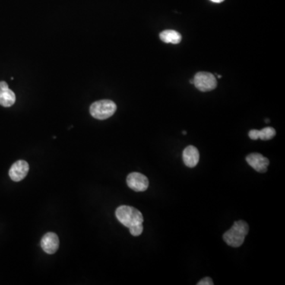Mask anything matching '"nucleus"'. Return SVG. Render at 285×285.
<instances>
[{
    "instance_id": "1",
    "label": "nucleus",
    "mask_w": 285,
    "mask_h": 285,
    "mask_svg": "<svg viewBox=\"0 0 285 285\" xmlns=\"http://www.w3.org/2000/svg\"><path fill=\"white\" fill-rule=\"evenodd\" d=\"M248 232L249 226L246 222L244 220L235 221L232 228L225 232L223 236V240L228 245L237 248L243 244Z\"/></svg>"
},
{
    "instance_id": "2",
    "label": "nucleus",
    "mask_w": 285,
    "mask_h": 285,
    "mask_svg": "<svg viewBox=\"0 0 285 285\" xmlns=\"http://www.w3.org/2000/svg\"><path fill=\"white\" fill-rule=\"evenodd\" d=\"M115 214L120 223L128 228L144 222V216L142 213L138 209L131 206H120L117 208Z\"/></svg>"
},
{
    "instance_id": "3",
    "label": "nucleus",
    "mask_w": 285,
    "mask_h": 285,
    "mask_svg": "<svg viewBox=\"0 0 285 285\" xmlns=\"http://www.w3.org/2000/svg\"><path fill=\"white\" fill-rule=\"evenodd\" d=\"M117 110V105L111 100H101L93 102L90 107L91 116L95 119L106 120L110 118Z\"/></svg>"
},
{
    "instance_id": "4",
    "label": "nucleus",
    "mask_w": 285,
    "mask_h": 285,
    "mask_svg": "<svg viewBox=\"0 0 285 285\" xmlns=\"http://www.w3.org/2000/svg\"><path fill=\"white\" fill-rule=\"evenodd\" d=\"M194 85L200 91L207 92L214 90L217 81L214 74L206 71H200L194 76Z\"/></svg>"
},
{
    "instance_id": "5",
    "label": "nucleus",
    "mask_w": 285,
    "mask_h": 285,
    "mask_svg": "<svg viewBox=\"0 0 285 285\" xmlns=\"http://www.w3.org/2000/svg\"><path fill=\"white\" fill-rule=\"evenodd\" d=\"M127 185L136 192H144L148 188L149 181L145 175L134 172L127 177Z\"/></svg>"
},
{
    "instance_id": "6",
    "label": "nucleus",
    "mask_w": 285,
    "mask_h": 285,
    "mask_svg": "<svg viewBox=\"0 0 285 285\" xmlns=\"http://www.w3.org/2000/svg\"><path fill=\"white\" fill-rule=\"evenodd\" d=\"M247 163L259 173H265L270 165V160L259 153H252L245 158Z\"/></svg>"
},
{
    "instance_id": "7",
    "label": "nucleus",
    "mask_w": 285,
    "mask_h": 285,
    "mask_svg": "<svg viewBox=\"0 0 285 285\" xmlns=\"http://www.w3.org/2000/svg\"><path fill=\"white\" fill-rule=\"evenodd\" d=\"M30 169L27 162L24 160H18L11 166L9 171V176L14 182H20L24 179Z\"/></svg>"
},
{
    "instance_id": "8",
    "label": "nucleus",
    "mask_w": 285,
    "mask_h": 285,
    "mask_svg": "<svg viewBox=\"0 0 285 285\" xmlns=\"http://www.w3.org/2000/svg\"><path fill=\"white\" fill-rule=\"evenodd\" d=\"M60 240L56 234L49 232L45 234L41 242V246L46 254H53L59 248Z\"/></svg>"
},
{
    "instance_id": "9",
    "label": "nucleus",
    "mask_w": 285,
    "mask_h": 285,
    "mask_svg": "<svg viewBox=\"0 0 285 285\" xmlns=\"http://www.w3.org/2000/svg\"><path fill=\"white\" fill-rule=\"evenodd\" d=\"M15 93L9 88L6 82H0V105L4 107H11L15 103Z\"/></svg>"
},
{
    "instance_id": "10",
    "label": "nucleus",
    "mask_w": 285,
    "mask_h": 285,
    "mask_svg": "<svg viewBox=\"0 0 285 285\" xmlns=\"http://www.w3.org/2000/svg\"><path fill=\"white\" fill-rule=\"evenodd\" d=\"M184 163L189 168H194L198 164L200 154L197 147L190 145L185 147L182 154Z\"/></svg>"
},
{
    "instance_id": "11",
    "label": "nucleus",
    "mask_w": 285,
    "mask_h": 285,
    "mask_svg": "<svg viewBox=\"0 0 285 285\" xmlns=\"http://www.w3.org/2000/svg\"><path fill=\"white\" fill-rule=\"evenodd\" d=\"M276 136V130L272 127H266L261 130L252 129L249 131V137L253 140L261 139V140H270Z\"/></svg>"
},
{
    "instance_id": "12",
    "label": "nucleus",
    "mask_w": 285,
    "mask_h": 285,
    "mask_svg": "<svg viewBox=\"0 0 285 285\" xmlns=\"http://www.w3.org/2000/svg\"><path fill=\"white\" fill-rule=\"evenodd\" d=\"M161 40L163 41L165 43L179 44L182 42V35L180 34L178 32L175 30H167L161 32L160 34Z\"/></svg>"
},
{
    "instance_id": "13",
    "label": "nucleus",
    "mask_w": 285,
    "mask_h": 285,
    "mask_svg": "<svg viewBox=\"0 0 285 285\" xmlns=\"http://www.w3.org/2000/svg\"><path fill=\"white\" fill-rule=\"evenodd\" d=\"M144 231V226L143 223L140 224L134 225V226L129 227V232L133 236H139L141 235L142 232Z\"/></svg>"
},
{
    "instance_id": "14",
    "label": "nucleus",
    "mask_w": 285,
    "mask_h": 285,
    "mask_svg": "<svg viewBox=\"0 0 285 285\" xmlns=\"http://www.w3.org/2000/svg\"><path fill=\"white\" fill-rule=\"evenodd\" d=\"M198 285H213V280H212L210 277H204L202 280H200V281L197 283Z\"/></svg>"
},
{
    "instance_id": "15",
    "label": "nucleus",
    "mask_w": 285,
    "mask_h": 285,
    "mask_svg": "<svg viewBox=\"0 0 285 285\" xmlns=\"http://www.w3.org/2000/svg\"><path fill=\"white\" fill-rule=\"evenodd\" d=\"M212 2L216 3V4H220V3L223 2L224 0H211Z\"/></svg>"
},
{
    "instance_id": "16",
    "label": "nucleus",
    "mask_w": 285,
    "mask_h": 285,
    "mask_svg": "<svg viewBox=\"0 0 285 285\" xmlns=\"http://www.w3.org/2000/svg\"><path fill=\"white\" fill-rule=\"evenodd\" d=\"M269 121H270V120H269V119H266V120H265V122H266V123H268Z\"/></svg>"
},
{
    "instance_id": "17",
    "label": "nucleus",
    "mask_w": 285,
    "mask_h": 285,
    "mask_svg": "<svg viewBox=\"0 0 285 285\" xmlns=\"http://www.w3.org/2000/svg\"><path fill=\"white\" fill-rule=\"evenodd\" d=\"M183 134L184 135H185V134H186V131H183Z\"/></svg>"
}]
</instances>
